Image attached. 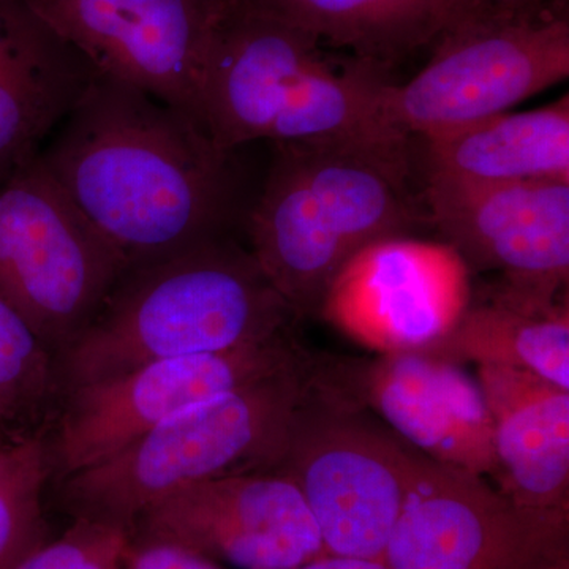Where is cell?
Segmentation results:
<instances>
[{"label":"cell","instance_id":"ffe728a7","mask_svg":"<svg viewBox=\"0 0 569 569\" xmlns=\"http://www.w3.org/2000/svg\"><path fill=\"white\" fill-rule=\"evenodd\" d=\"M96 70L40 22L39 31L0 66V182L36 159Z\"/></svg>","mask_w":569,"mask_h":569},{"label":"cell","instance_id":"9c48e42d","mask_svg":"<svg viewBox=\"0 0 569 569\" xmlns=\"http://www.w3.org/2000/svg\"><path fill=\"white\" fill-rule=\"evenodd\" d=\"M293 329L231 350L160 359L122 376L70 389L52 425V477L110 458L167 419L309 361Z\"/></svg>","mask_w":569,"mask_h":569},{"label":"cell","instance_id":"484cf974","mask_svg":"<svg viewBox=\"0 0 569 569\" xmlns=\"http://www.w3.org/2000/svg\"><path fill=\"white\" fill-rule=\"evenodd\" d=\"M549 0H482L486 13L503 17H531L548 9Z\"/></svg>","mask_w":569,"mask_h":569},{"label":"cell","instance_id":"4316f807","mask_svg":"<svg viewBox=\"0 0 569 569\" xmlns=\"http://www.w3.org/2000/svg\"><path fill=\"white\" fill-rule=\"evenodd\" d=\"M298 569H389L383 560L356 559V557L331 556L323 553L307 561Z\"/></svg>","mask_w":569,"mask_h":569},{"label":"cell","instance_id":"8992f818","mask_svg":"<svg viewBox=\"0 0 569 569\" xmlns=\"http://www.w3.org/2000/svg\"><path fill=\"white\" fill-rule=\"evenodd\" d=\"M346 372V361H329L277 471L301 490L326 553L381 560L410 490L415 449L366 413Z\"/></svg>","mask_w":569,"mask_h":569},{"label":"cell","instance_id":"d6986e66","mask_svg":"<svg viewBox=\"0 0 569 569\" xmlns=\"http://www.w3.org/2000/svg\"><path fill=\"white\" fill-rule=\"evenodd\" d=\"M362 61L388 67L455 21L449 0H238Z\"/></svg>","mask_w":569,"mask_h":569},{"label":"cell","instance_id":"30bf717a","mask_svg":"<svg viewBox=\"0 0 569 569\" xmlns=\"http://www.w3.org/2000/svg\"><path fill=\"white\" fill-rule=\"evenodd\" d=\"M96 73L203 123L209 50L231 0H21Z\"/></svg>","mask_w":569,"mask_h":569},{"label":"cell","instance_id":"ac0fdd59","mask_svg":"<svg viewBox=\"0 0 569 569\" xmlns=\"http://www.w3.org/2000/svg\"><path fill=\"white\" fill-rule=\"evenodd\" d=\"M426 351L458 365L527 370L569 391L568 301H535L497 287L470 301L456 328Z\"/></svg>","mask_w":569,"mask_h":569},{"label":"cell","instance_id":"cb8c5ba5","mask_svg":"<svg viewBox=\"0 0 569 569\" xmlns=\"http://www.w3.org/2000/svg\"><path fill=\"white\" fill-rule=\"evenodd\" d=\"M122 569H222L217 561L193 550L163 541L130 533L123 553Z\"/></svg>","mask_w":569,"mask_h":569},{"label":"cell","instance_id":"44dd1931","mask_svg":"<svg viewBox=\"0 0 569 569\" xmlns=\"http://www.w3.org/2000/svg\"><path fill=\"white\" fill-rule=\"evenodd\" d=\"M62 397L58 358L0 295V443L48 436Z\"/></svg>","mask_w":569,"mask_h":569},{"label":"cell","instance_id":"3957f363","mask_svg":"<svg viewBox=\"0 0 569 569\" xmlns=\"http://www.w3.org/2000/svg\"><path fill=\"white\" fill-rule=\"evenodd\" d=\"M296 320L250 250L213 239L121 277L58 358L63 395L160 359L261 342Z\"/></svg>","mask_w":569,"mask_h":569},{"label":"cell","instance_id":"7402d4cb","mask_svg":"<svg viewBox=\"0 0 569 569\" xmlns=\"http://www.w3.org/2000/svg\"><path fill=\"white\" fill-rule=\"evenodd\" d=\"M52 477L48 436L0 443V569H14L47 539L43 493Z\"/></svg>","mask_w":569,"mask_h":569},{"label":"cell","instance_id":"603a6c76","mask_svg":"<svg viewBox=\"0 0 569 569\" xmlns=\"http://www.w3.org/2000/svg\"><path fill=\"white\" fill-rule=\"evenodd\" d=\"M130 529L121 523L74 518L61 537L37 546L14 569H122Z\"/></svg>","mask_w":569,"mask_h":569},{"label":"cell","instance_id":"52a82bcc","mask_svg":"<svg viewBox=\"0 0 569 569\" xmlns=\"http://www.w3.org/2000/svg\"><path fill=\"white\" fill-rule=\"evenodd\" d=\"M433 43L413 80L389 82L383 92L385 122L403 140H429L511 111L569 77L568 17L550 7L531 17L475 14Z\"/></svg>","mask_w":569,"mask_h":569},{"label":"cell","instance_id":"83f0119b","mask_svg":"<svg viewBox=\"0 0 569 569\" xmlns=\"http://www.w3.org/2000/svg\"><path fill=\"white\" fill-rule=\"evenodd\" d=\"M449 3H451L452 17H455L452 24L466 20V18L475 17V14L486 13L482 0H449Z\"/></svg>","mask_w":569,"mask_h":569},{"label":"cell","instance_id":"6da1fadb","mask_svg":"<svg viewBox=\"0 0 569 569\" xmlns=\"http://www.w3.org/2000/svg\"><path fill=\"white\" fill-rule=\"evenodd\" d=\"M234 153L151 93L96 73L39 157L127 272L228 238L241 216Z\"/></svg>","mask_w":569,"mask_h":569},{"label":"cell","instance_id":"277c9868","mask_svg":"<svg viewBox=\"0 0 569 569\" xmlns=\"http://www.w3.org/2000/svg\"><path fill=\"white\" fill-rule=\"evenodd\" d=\"M407 176L408 153L274 142L246 227L250 253L296 317L320 316L355 254L413 230Z\"/></svg>","mask_w":569,"mask_h":569},{"label":"cell","instance_id":"9a60e30c","mask_svg":"<svg viewBox=\"0 0 569 569\" xmlns=\"http://www.w3.org/2000/svg\"><path fill=\"white\" fill-rule=\"evenodd\" d=\"M351 391L419 455L478 477H492L493 425L485 392L462 365L427 351L350 361Z\"/></svg>","mask_w":569,"mask_h":569},{"label":"cell","instance_id":"4fadbf2b","mask_svg":"<svg viewBox=\"0 0 569 569\" xmlns=\"http://www.w3.org/2000/svg\"><path fill=\"white\" fill-rule=\"evenodd\" d=\"M468 271L445 242L381 239L339 272L320 316L380 353L426 351L466 313L471 301Z\"/></svg>","mask_w":569,"mask_h":569},{"label":"cell","instance_id":"ba28073f","mask_svg":"<svg viewBox=\"0 0 569 569\" xmlns=\"http://www.w3.org/2000/svg\"><path fill=\"white\" fill-rule=\"evenodd\" d=\"M126 268L40 157L0 182V295L59 358Z\"/></svg>","mask_w":569,"mask_h":569},{"label":"cell","instance_id":"5b68a950","mask_svg":"<svg viewBox=\"0 0 569 569\" xmlns=\"http://www.w3.org/2000/svg\"><path fill=\"white\" fill-rule=\"evenodd\" d=\"M328 359L254 381L153 427L110 458L61 481L74 518L134 520L179 490L233 475L277 471Z\"/></svg>","mask_w":569,"mask_h":569},{"label":"cell","instance_id":"8fae6325","mask_svg":"<svg viewBox=\"0 0 569 569\" xmlns=\"http://www.w3.org/2000/svg\"><path fill=\"white\" fill-rule=\"evenodd\" d=\"M430 219L468 269L535 301L563 299L569 280V183H489L427 176Z\"/></svg>","mask_w":569,"mask_h":569},{"label":"cell","instance_id":"5bb4252c","mask_svg":"<svg viewBox=\"0 0 569 569\" xmlns=\"http://www.w3.org/2000/svg\"><path fill=\"white\" fill-rule=\"evenodd\" d=\"M130 533L238 569H298L326 553L301 490L280 471L197 482L142 512Z\"/></svg>","mask_w":569,"mask_h":569},{"label":"cell","instance_id":"d4e9b609","mask_svg":"<svg viewBox=\"0 0 569 569\" xmlns=\"http://www.w3.org/2000/svg\"><path fill=\"white\" fill-rule=\"evenodd\" d=\"M39 28L40 21L21 0H0V66L20 50Z\"/></svg>","mask_w":569,"mask_h":569},{"label":"cell","instance_id":"e0dca14e","mask_svg":"<svg viewBox=\"0 0 569 569\" xmlns=\"http://www.w3.org/2000/svg\"><path fill=\"white\" fill-rule=\"evenodd\" d=\"M425 141L429 174L489 183H569L568 96Z\"/></svg>","mask_w":569,"mask_h":569},{"label":"cell","instance_id":"7a4b0ae2","mask_svg":"<svg viewBox=\"0 0 569 569\" xmlns=\"http://www.w3.org/2000/svg\"><path fill=\"white\" fill-rule=\"evenodd\" d=\"M316 37L231 0L206 62L201 112L223 151L268 140L399 149L383 118L387 67L340 61Z\"/></svg>","mask_w":569,"mask_h":569},{"label":"cell","instance_id":"2e32d148","mask_svg":"<svg viewBox=\"0 0 569 569\" xmlns=\"http://www.w3.org/2000/svg\"><path fill=\"white\" fill-rule=\"evenodd\" d=\"M493 425L492 478L520 508L565 516L569 497V391L527 370L478 366Z\"/></svg>","mask_w":569,"mask_h":569},{"label":"cell","instance_id":"7c38bea8","mask_svg":"<svg viewBox=\"0 0 569 569\" xmlns=\"http://www.w3.org/2000/svg\"><path fill=\"white\" fill-rule=\"evenodd\" d=\"M563 516L520 508L485 477L415 451L387 549L389 569H537Z\"/></svg>","mask_w":569,"mask_h":569}]
</instances>
